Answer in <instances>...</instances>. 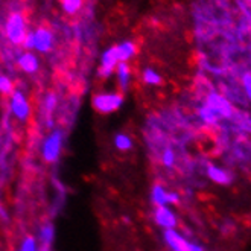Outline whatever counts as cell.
Wrapping results in <instances>:
<instances>
[{
	"mask_svg": "<svg viewBox=\"0 0 251 251\" xmlns=\"http://www.w3.org/2000/svg\"><path fill=\"white\" fill-rule=\"evenodd\" d=\"M22 46L26 50H35L38 53H49L55 46V34L46 26L29 29Z\"/></svg>",
	"mask_w": 251,
	"mask_h": 251,
	"instance_id": "obj_1",
	"label": "cell"
},
{
	"mask_svg": "<svg viewBox=\"0 0 251 251\" xmlns=\"http://www.w3.org/2000/svg\"><path fill=\"white\" fill-rule=\"evenodd\" d=\"M3 29H5V37L8 38L11 44H14V46H22L25 37L29 31L25 14L22 11L11 12L5 22Z\"/></svg>",
	"mask_w": 251,
	"mask_h": 251,
	"instance_id": "obj_2",
	"label": "cell"
},
{
	"mask_svg": "<svg viewBox=\"0 0 251 251\" xmlns=\"http://www.w3.org/2000/svg\"><path fill=\"white\" fill-rule=\"evenodd\" d=\"M93 108L100 114H111L124 105V95L121 92H99L92 98Z\"/></svg>",
	"mask_w": 251,
	"mask_h": 251,
	"instance_id": "obj_3",
	"label": "cell"
},
{
	"mask_svg": "<svg viewBox=\"0 0 251 251\" xmlns=\"http://www.w3.org/2000/svg\"><path fill=\"white\" fill-rule=\"evenodd\" d=\"M61 150H63V132L60 129H55L44 139L41 145L43 160L48 161V163H55L61 155Z\"/></svg>",
	"mask_w": 251,
	"mask_h": 251,
	"instance_id": "obj_4",
	"label": "cell"
},
{
	"mask_svg": "<svg viewBox=\"0 0 251 251\" xmlns=\"http://www.w3.org/2000/svg\"><path fill=\"white\" fill-rule=\"evenodd\" d=\"M9 110L17 121L25 122L31 116V104H29L27 96L22 90H14L9 96Z\"/></svg>",
	"mask_w": 251,
	"mask_h": 251,
	"instance_id": "obj_5",
	"label": "cell"
},
{
	"mask_svg": "<svg viewBox=\"0 0 251 251\" xmlns=\"http://www.w3.org/2000/svg\"><path fill=\"white\" fill-rule=\"evenodd\" d=\"M165 242L171 248V251H202L201 247H198L194 242H189L181 233L174 230H165Z\"/></svg>",
	"mask_w": 251,
	"mask_h": 251,
	"instance_id": "obj_6",
	"label": "cell"
},
{
	"mask_svg": "<svg viewBox=\"0 0 251 251\" xmlns=\"http://www.w3.org/2000/svg\"><path fill=\"white\" fill-rule=\"evenodd\" d=\"M119 64V58H117L116 53V48L110 46L108 49H105L100 55V61H99V69H98V75L102 79H107L111 75H114V70Z\"/></svg>",
	"mask_w": 251,
	"mask_h": 251,
	"instance_id": "obj_7",
	"label": "cell"
},
{
	"mask_svg": "<svg viewBox=\"0 0 251 251\" xmlns=\"http://www.w3.org/2000/svg\"><path fill=\"white\" fill-rule=\"evenodd\" d=\"M204 107H207L216 117H230L233 113V108L228 104V100L218 93H210Z\"/></svg>",
	"mask_w": 251,
	"mask_h": 251,
	"instance_id": "obj_8",
	"label": "cell"
},
{
	"mask_svg": "<svg viewBox=\"0 0 251 251\" xmlns=\"http://www.w3.org/2000/svg\"><path fill=\"white\" fill-rule=\"evenodd\" d=\"M154 221L155 224L165 230H174L178 224L176 216L172 209H169V205H158L154 210Z\"/></svg>",
	"mask_w": 251,
	"mask_h": 251,
	"instance_id": "obj_9",
	"label": "cell"
},
{
	"mask_svg": "<svg viewBox=\"0 0 251 251\" xmlns=\"http://www.w3.org/2000/svg\"><path fill=\"white\" fill-rule=\"evenodd\" d=\"M17 66L22 72L27 73V75H34L40 69V58L32 50H25L17 58Z\"/></svg>",
	"mask_w": 251,
	"mask_h": 251,
	"instance_id": "obj_10",
	"label": "cell"
},
{
	"mask_svg": "<svg viewBox=\"0 0 251 251\" xmlns=\"http://www.w3.org/2000/svg\"><path fill=\"white\" fill-rule=\"evenodd\" d=\"M151 200L155 204V207L158 205H169V204H176L180 201V197L174 194V192L166 190L161 184H155L151 192Z\"/></svg>",
	"mask_w": 251,
	"mask_h": 251,
	"instance_id": "obj_11",
	"label": "cell"
},
{
	"mask_svg": "<svg viewBox=\"0 0 251 251\" xmlns=\"http://www.w3.org/2000/svg\"><path fill=\"white\" fill-rule=\"evenodd\" d=\"M114 48H116L117 58H119V63H128L137 53L136 43L131 41V40H125V41L117 43V44H114Z\"/></svg>",
	"mask_w": 251,
	"mask_h": 251,
	"instance_id": "obj_12",
	"label": "cell"
},
{
	"mask_svg": "<svg viewBox=\"0 0 251 251\" xmlns=\"http://www.w3.org/2000/svg\"><path fill=\"white\" fill-rule=\"evenodd\" d=\"M114 75H116V79H117V85L122 92L128 90L129 88V84L132 81V70L129 67L128 63H119L114 70Z\"/></svg>",
	"mask_w": 251,
	"mask_h": 251,
	"instance_id": "obj_13",
	"label": "cell"
},
{
	"mask_svg": "<svg viewBox=\"0 0 251 251\" xmlns=\"http://www.w3.org/2000/svg\"><path fill=\"white\" fill-rule=\"evenodd\" d=\"M207 175L212 181H215L218 184H228L231 181L230 172H227L226 169L219 168V166H215V165H210L207 168Z\"/></svg>",
	"mask_w": 251,
	"mask_h": 251,
	"instance_id": "obj_14",
	"label": "cell"
},
{
	"mask_svg": "<svg viewBox=\"0 0 251 251\" xmlns=\"http://www.w3.org/2000/svg\"><path fill=\"white\" fill-rule=\"evenodd\" d=\"M142 81L146 84V85H152V87H157V85H160L161 82H163V78H161V75L157 72V70H154V69H151V67H146V69H143V72H142Z\"/></svg>",
	"mask_w": 251,
	"mask_h": 251,
	"instance_id": "obj_15",
	"label": "cell"
},
{
	"mask_svg": "<svg viewBox=\"0 0 251 251\" xmlns=\"http://www.w3.org/2000/svg\"><path fill=\"white\" fill-rule=\"evenodd\" d=\"M60 5L67 16H76L84 6V0H60Z\"/></svg>",
	"mask_w": 251,
	"mask_h": 251,
	"instance_id": "obj_16",
	"label": "cell"
},
{
	"mask_svg": "<svg viewBox=\"0 0 251 251\" xmlns=\"http://www.w3.org/2000/svg\"><path fill=\"white\" fill-rule=\"evenodd\" d=\"M113 143L116 146V150L121 151V152H126L132 148V139L128 134H125V132H119V134H116Z\"/></svg>",
	"mask_w": 251,
	"mask_h": 251,
	"instance_id": "obj_17",
	"label": "cell"
},
{
	"mask_svg": "<svg viewBox=\"0 0 251 251\" xmlns=\"http://www.w3.org/2000/svg\"><path fill=\"white\" fill-rule=\"evenodd\" d=\"M14 90H16V87H14V81L8 75L0 73V95L11 96L14 93Z\"/></svg>",
	"mask_w": 251,
	"mask_h": 251,
	"instance_id": "obj_18",
	"label": "cell"
},
{
	"mask_svg": "<svg viewBox=\"0 0 251 251\" xmlns=\"http://www.w3.org/2000/svg\"><path fill=\"white\" fill-rule=\"evenodd\" d=\"M53 234H55V231H53V227L52 226H44L40 230V236H38V238H40V241L43 242L44 247H48L52 242V239H53Z\"/></svg>",
	"mask_w": 251,
	"mask_h": 251,
	"instance_id": "obj_19",
	"label": "cell"
},
{
	"mask_svg": "<svg viewBox=\"0 0 251 251\" xmlns=\"http://www.w3.org/2000/svg\"><path fill=\"white\" fill-rule=\"evenodd\" d=\"M19 251H40L38 239L32 238V236H27V238L23 239V242H22Z\"/></svg>",
	"mask_w": 251,
	"mask_h": 251,
	"instance_id": "obj_20",
	"label": "cell"
},
{
	"mask_svg": "<svg viewBox=\"0 0 251 251\" xmlns=\"http://www.w3.org/2000/svg\"><path fill=\"white\" fill-rule=\"evenodd\" d=\"M161 163H163V166H166V168H172L175 165V154L172 150H169V148L161 154Z\"/></svg>",
	"mask_w": 251,
	"mask_h": 251,
	"instance_id": "obj_21",
	"label": "cell"
},
{
	"mask_svg": "<svg viewBox=\"0 0 251 251\" xmlns=\"http://www.w3.org/2000/svg\"><path fill=\"white\" fill-rule=\"evenodd\" d=\"M242 85H244V90H245L247 96L251 99V73H245V75H244Z\"/></svg>",
	"mask_w": 251,
	"mask_h": 251,
	"instance_id": "obj_22",
	"label": "cell"
},
{
	"mask_svg": "<svg viewBox=\"0 0 251 251\" xmlns=\"http://www.w3.org/2000/svg\"><path fill=\"white\" fill-rule=\"evenodd\" d=\"M40 251H50V250H49V247H43V248H40Z\"/></svg>",
	"mask_w": 251,
	"mask_h": 251,
	"instance_id": "obj_23",
	"label": "cell"
}]
</instances>
